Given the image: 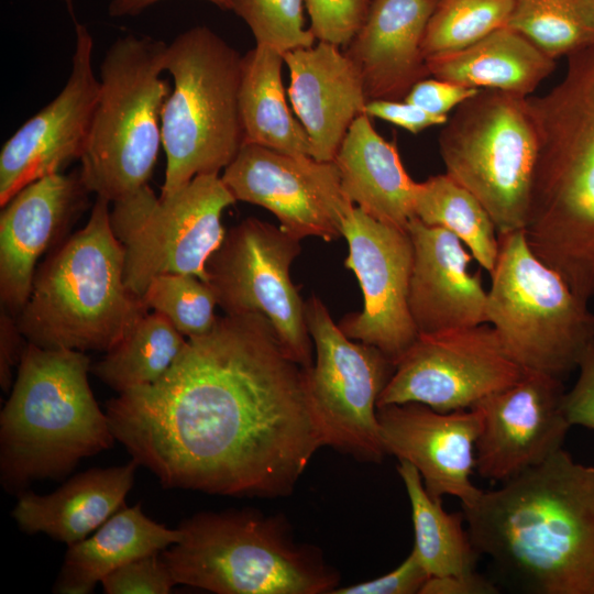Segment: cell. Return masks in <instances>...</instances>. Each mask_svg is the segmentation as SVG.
<instances>
[{
    "instance_id": "6da1fadb",
    "label": "cell",
    "mask_w": 594,
    "mask_h": 594,
    "mask_svg": "<svg viewBox=\"0 0 594 594\" xmlns=\"http://www.w3.org/2000/svg\"><path fill=\"white\" fill-rule=\"evenodd\" d=\"M117 441L166 488L289 495L324 447L308 369L261 314L218 317L155 383L107 402Z\"/></svg>"
},
{
    "instance_id": "7a4b0ae2",
    "label": "cell",
    "mask_w": 594,
    "mask_h": 594,
    "mask_svg": "<svg viewBox=\"0 0 594 594\" xmlns=\"http://www.w3.org/2000/svg\"><path fill=\"white\" fill-rule=\"evenodd\" d=\"M462 512L477 553L518 590L594 594V465L562 448Z\"/></svg>"
},
{
    "instance_id": "3957f363",
    "label": "cell",
    "mask_w": 594,
    "mask_h": 594,
    "mask_svg": "<svg viewBox=\"0 0 594 594\" xmlns=\"http://www.w3.org/2000/svg\"><path fill=\"white\" fill-rule=\"evenodd\" d=\"M538 156L526 226L532 252L585 300L594 297V45L562 80L527 97Z\"/></svg>"
},
{
    "instance_id": "277c9868",
    "label": "cell",
    "mask_w": 594,
    "mask_h": 594,
    "mask_svg": "<svg viewBox=\"0 0 594 594\" xmlns=\"http://www.w3.org/2000/svg\"><path fill=\"white\" fill-rule=\"evenodd\" d=\"M85 352L28 342L0 414L3 488L20 494L36 480L62 479L116 438L90 389Z\"/></svg>"
},
{
    "instance_id": "5b68a950",
    "label": "cell",
    "mask_w": 594,
    "mask_h": 594,
    "mask_svg": "<svg viewBox=\"0 0 594 594\" xmlns=\"http://www.w3.org/2000/svg\"><path fill=\"white\" fill-rule=\"evenodd\" d=\"M109 205L97 197L85 227L35 273L15 316L28 342L107 352L148 312L125 283L124 249L111 228Z\"/></svg>"
},
{
    "instance_id": "8992f818",
    "label": "cell",
    "mask_w": 594,
    "mask_h": 594,
    "mask_svg": "<svg viewBox=\"0 0 594 594\" xmlns=\"http://www.w3.org/2000/svg\"><path fill=\"white\" fill-rule=\"evenodd\" d=\"M161 552L177 584L217 594H326L340 575L287 519L252 509L201 512L182 521Z\"/></svg>"
},
{
    "instance_id": "52a82bcc",
    "label": "cell",
    "mask_w": 594,
    "mask_h": 594,
    "mask_svg": "<svg viewBox=\"0 0 594 594\" xmlns=\"http://www.w3.org/2000/svg\"><path fill=\"white\" fill-rule=\"evenodd\" d=\"M242 56L211 29L178 34L165 52L173 89L162 109L166 169L161 196L219 174L244 143L239 108Z\"/></svg>"
},
{
    "instance_id": "ba28073f",
    "label": "cell",
    "mask_w": 594,
    "mask_h": 594,
    "mask_svg": "<svg viewBox=\"0 0 594 594\" xmlns=\"http://www.w3.org/2000/svg\"><path fill=\"white\" fill-rule=\"evenodd\" d=\"M167 44L150 36H119L100 64L99 94L80 157L88 190L114 202L147 185L162 144L161 114L170 89Z\"/></svg>"
},
{
    "instance_id": "9c48e42d",
    "label": "cell",
    "mask_w": 594,
    "mask_h": 594,
    "mask_svg": "<svg viewBox=\"0 0 594 594\" xmlns=\"http://www.w3.org/2000/svg\"><path fill=\"white\" fill-rule=\"evenodd\" d=\"M487 290V319L525 371L562 380L594 341V312L530 249L524 230L498 234Z\"/></svg>"
},
{
    "instance_id": "30bf717a",
    "label": "cell",
    "mask_w": 594,
    "mask_h": 594,
    "mask_svg": "<svg viewBox=\"0 0 594 594\" xmlns=\"http://www.w3.org/2000/svg\"><path fill=\"white\" fill-rule=\"evenodd\" d=\"M442 127L446 174L480 200L498 234L524 230L538 156L527 97L480 89Z\"/></svg>"
},
{
    "instance_id": "8fae6325",
    "label": "cell",
    "mask_w": 594,
    "mask_h": 594,
    "mask_svg": "<svg viewBox=\"0 0 594 594\" xmlns=\"http://www.w3.org/2000/svg\"><path fill=\"white\" fill-rule=\"evenodd\" d=\"M235 201L219 174H204L167 196L147 184L112 202L110 223L131 292L142 297L153 277L168 273L207 282L206 264L226 235L222 213Z\"/></svg>"
},
{
    "instance_id": "7c38bea8",
    "label": "cell",
    "mask_w": 594,
    "mask_h": 594,
    "mask_svg": "<svg viewBox=\"0 0 594 594\" xmlns=\"http://www.w3.org/2000/svg\"><path fill=\"white\" fill-rule=\"evenodd\" d=\"M306 322L316 350L308 387L324 447L364 462L386 455L377 400L395 371L380 349L346 337L322 300L305 301Z\"/></svg>"
},
{
    "instance_id": "4fadbf2b",
    "label": "cell",
    "mask_w": 594,
    "mask_h": 594,
    "mask_svg": "<svg viewBox=\"0 0 594 594\" xmlns=\"http://www.w3.org/2000/svg\"><path fill=\"white\" fill-rule=\"evenodd\" d=\"M300 241L280 227L250 217L226 232L206 272L226 315H263L290 356L310 369L314 343L305 301L290 278Z\"/></svg>"
},
{
    "instance_id": "5bb4252c",
    "label": "cell",
    "mask_w": 594,
    "mask_h": 594,
    "mask_svg": "<svg viewBox=\"0 0 594 594\" xmlns=\"http://www.w3.org/2000/svg\"><path fill=\"white\" fill-rule=\"evenodd\" d=\"M524 374L487 323L418 334L396 362L377 407L420 403L441 413L469 409Z\"/></svg>"
},
{
    "instance_id": "9a60e30c",
    "label": "cell",
    "mask_w": 594,
    "mask_h": 594,
    "mask_svg": "<svg viewBox=\"0 0 594 594\" xmlns=\"http://www.w3.org/2000/svg\"><path fill=\"white\" fill-rule=\"evenodd\" d=\"M223 170L222 182L237 201L268 210L292 235L324 241L342 237L344 218L354 205L333 161L243 143Z\"/></svg>"
},
{
    "instance_id": "2e32d148",
    "label": "cell",
    "mask_w": 594,
    "mask_h": 594,
    "mask_svg": "<svg viewBox=\"0 0 594 594\" xmlns=\"http://www.w3.org/2000/svg\"><path fill=\"white\" fill-rule=\"evenodd\" d=\"M344 264L356 276L363 309L339 322L352 340L374 345L396 362L418 338L408 305L414 248L407 229L374 219L354 206L345 216Z\"/></svg>"
},
{
    "instance_id": "e0dca14e",
    "label": "cell",
    "mask_w": 594,
    "mask_h": 594,
    "mask_svg": "<svg viewBox=\"0 0 594 594\" xmlns=\"http://www.w3.org/2000/svg\"><path fill=\"white\" fill-rule=\"evenodd\" d=\"M75 22V48L69 77L59 94L25 121L0 152V205L28 184L61 173L80 160L90 133L99 94L92 68L94 38Z\"/></svg>"
},
{
    "instance_id": "ac0fdd59",
    "label": "cell",
    "mask_w": 594,
    "mask_h": 594,
    "mask_svg": "<svg viewBox=\"0 0 594 594\" xmlns=\"http://www.w3.org/2000/svg\"><path fill=\"white\" fill-rule=\"evenodd\" d=\"M561 378L525 371L515 384L473 406L481 416L475 447L480 476L503 483L562 449L571 428Z\"/></svg>"
},
{
    "instance_id": "d6986e66",
    "label": "cell",
    "mask_w": 594,
    "mask_h": 594,
    "mask_svg": "<svg viewBox=\"0 0 594 594\" xmlns=\"http://www.w3.org/2000/svg\"><path fill=\"white\" fill-rule=\"evenodd\" d=\"M377 419L386 454L414 465L430 496L458 497L462 507L481 496L471 480L481 431L475 407L441 413L420 403L391 404L377 407Z\"/></svg>"
},
{
    "instance_id": "ffe728a7",
    "label": "cell",
    "mask_w": 594,
    "mask_h": 594,
    "mask_svg": "<svg viewBox=\"0 0 594 594\" xmlns=\"http://www.w3.org/2000/svg\"><path fill=\"white\" fill-rule=\"evenodd\" d=\"M80 170L41 177L14 194L0 215V297L18 316L26 304L40 256L87 208Z\"/></svg>"
},
{
    "instance_id": "44dd1931",
    "label": "cell",
    "mask_w": 594,
    "mask_h": 594,
    "mask_svg": "<svg viewBox=\"0 0 594 594\" xmlns=\"http://www.w3.org/2000/svg\"><path fill=\"white\" fill-rule=\"evenodd\" d=\"M414 248L408 305L418 334L488 323L487 290L480 272L470 273L472 254L450 231L413 217Z\"/></svg>"
},
{
    "instance_id": "7402d4cb",
    "label": "cell",
    "mask_w": 594,
    "mask_h": 594,
    "mask_svg": "<svg viewBox=\"0 0 594 594\" xmlns=\"http://www.w3.org/2000/svg\"><path fill=\"white\" fill-rule=\"evenodd\" d=\"M288 97L309 142L310 156L331 162L352 122L365 113L362 78L341 47L318 42L284 54Z\"/></svg>"
},
{
    "instance_id": "603a6c76",
    "label": "cell",
    "mask_w": 594,
    "mask_h": 594,
    "mask_svg": "<svg viewBox=\"0 0 594 594\" xmlns=\"http://www.w3.org/2000/svg\"><path fill=\"white\" fill-rule=\"evenodd\" d=\"M438 0H371L366 18L343 48L370 100H404L429 72L422 53Z\"/></svg>"
},
{
    "instance_id": "cb8c5ba5",
    "label": "cell",
    "mask_w": 594,
    "mask_h": 594,
    "mask_svg": "<svg viewBox=\"0 0 594 594\" xmlns=\"http://www.w3.org/2000/svg\"><path fill=\"white\" fill-rule=\"evenodd\" d=\"M138 466L132 459L123 465L90 469L47 495L23 491L12 516L24 532H43L70 546L124 507Z\"/></svg>"
},
{
    "instance_id": "d4e9b609",
    "label": "cell",
    "mask_w": 594,
    "mask_h": 594,
    "mask_svg": "<svg viewBox=\"0 0 594 594\" xmlns=\"http://www.w3.org/2000/svg\"><path fill=\"white\" fill-rule=\"evenodd\" d=\"M333 162L353 205L378 221L407 229L414 217L416 182L407 174L395 142L386 141L367 114L352 122Z\"/></svg>"
},
{
    "instance_id": "484cf974",
    "label": "cell",
    "mask_w": 594,
    "mask_h": 594,
    "mask_svg": "<svg viewBox=\"0 0 594 594\" xmlns=\"http://www.w3.org/2000/svg\"><path fill=\"white\" fill-rule=\"evenodd\" d=\"M179 528L170 529L147 517L139 503L122 507L97 531L68 546L53 592L88 594L118 568L162 552L179 541Z\"/></svg>"
},
{
    "instance_id": "4316f807",
    "label": "cell",
    "mask_w": 594,
    "mask_h": 594,
    "mask_svg": "<svg viewBox=\"0 0 594 594\" xmlns=\"http://www.w3.org/2000/svg\"><path fill=\"white\" fill-rule=\"evenodd\" d=\"M426 62L435 78L522 97H528L556 68L554 58L508 26L459 52Z\"/></svg>"
},
{
    "instance_id": "83f0119b",
    "label": "cell",
    "mask_w": 594,
    "mask_h": 594,
    "mask_svg": "<svg viewBox=\"0 0 594 594\" xmlns=\"http://www.w3.org/2000/svg\"><path fill=\"white\" fill-rule=\"evenodd\" d=\"M284 55L256 45L242 56L239 108L244 143L309 155L310 142L287 106L282 80Z\"/></svg>"
},
{
    "instance_id": "f1b7e54d",
    "label": "cell",
    "mask_w": 594,
    "mask_h": 594,
    "mask_svg": "<svg viewBox=\"0 0 594 594\" xmlns=\"http://www.w3.org/2000/svg\"><path fill=\"white\" fill-rule=\"evenodd\" d=\"M397 472L405 485L415 532L416 552L429 576L462 574L476 571L480 554L465 525L463 512L447 513L441 499L426 491L414 465L399 461Z\"/></svg>"
},
{
    "instance_id": "f546056e",
    "label": "cell",
    "mask_w": 594,
    "mask_h": 594,
    "mask_svg": "<svg viewBox=\"0 0 594 594\" xmlns=\"http://www.w3.org/2000/svg\"><path fill=\"white\" fill-rule=\"evenodd\" d=\"M414 217L457 235L488 273L498 255V232L484 206L448 174L416 183Z\"/></svg>"
},
{
    "instance_id": "4dcf8cb0",
    "label": "cell",
    "mask_w": 594,
    "mask_h": 594,
    "mask_svg": "<svg viewBox=\"0 0 594 594\" xmlns=\"http://www.w3.org/2000/svg\"><path fill=\"white\" fill-rule=\"evenodd\" d=\"M186 343L164 316L147 312L90 372L119 394L150 385L167 372Z\"/></svg>"
},
{
    "instance_id": "1f68e13d",
    "label": "cell",
    "mask_w": 594,
    "mask_h": 594,
    "mask_svg": "<svg viewBox=\"0 0 594 594\" xmlns=\"http://www.w3.org/2000/svg\"><path fill=\"white\" fill-rule=\"evenodd\" d=\"M508 28L557 59L594 45V0H515Z\"/></svg>"
},
{
    "instance_id": "d6a6232c",
    "label": "cell",
    "mask_w": 594,
    "mask_h": 594,
    "mask_svg": "<svg viewBox=\"0 0 594 594\" xmlns=\"http://www.w3.org/2000/svg\"><path fill=\"white\" fill-rule=\"evenodd\" d=\"M515 0H438L427 23L422 53L427 59L459 52L506 26Z\"/></svg>"
},
{
    "instance_id": "836d02e7",
    "label": "cell",
    "mask_w": 594,
    "mask_h": 594,
    "mask_svg": "<svg viewBox=\"0 0 594 594\" xmlns=\"http://www.w3.org/2000/svg\"><path fill=\"white\" fill-rule=\"evenodd\" d=\"M142 299L164 316L187 339L207 334L216 324L218 305L210 285L191 274L168 273L153 277Z\"/></svg>"
},
{
    "instance_id": "e575fe53",
    "label": "cell",
    "mask_w": 594,
    "mask_h": 594,
    "mask_svg": "<svg viewBox=\"0 0 594 594\" xmlns=\"http://www.w3.org/2000/svg\"><path fill=\"white\" fill-rule=\"evenodd\" d=\"M249 25L256 45L267 46L283 55L315 45V36L304 26L302 0H229Z\"/></svg>"
},
{
    "instance_id": "d590c367",
    "label": "cell",
    "mask_w": 594,
    "mask_h": 594,
    "mask_svg": "<svg viewBox=\"0 0 594 594\" xmlns=\"http://www.w3.org/2000/svg\"><path fill=\"white\" fill-rule=\"evenodd\" d=\"M305 3L315 38L344 48L363 24L371 0H305Z\"/></svg>"
},
{
    "instance_id": "8d00e7d4",
    "label": "cell",
    "mask_w": 594,
    "mask_h": 594,
    "mask_svg": "<svg viewBox=\"0 0 594 594\" xmlns=\"http://www.w3.org/2000/svg\"><path fill=\"white\" fill-rule=\"evenodd\" d=\"M100 583L107 594H167L176 585L161 552L118 568Z\"/></svg>"
},
{
    "instance_id": "74e56055",
    "label": "cell",
    "mask_w": 594,
    "mask_h": 594,
    "mask_svg": "<svg viewBox=\"0 0 594 594\" xmlns=\"http://www.w3.org/2000/svg\"><path fill=\"white\" fill-rule=\"evenodd\" d=\"M429 578L416 552H411L394 570L369 581L338 586L331 594H416Z\"/></svg>"
},
{
    "instance_id": "f35d334b",
    "label": "cell",
    "mask_w": 594,
    "mask_h": 594,
    "mask_svg": "<svg viewBox=\"0 0 594 594\" xmlns=\"http://www.w3.org/2000/svg\"><path fill=\"white\" fill-rule=\"evenodd\" d=\"M479 90L435 77L424 78L411 87L404 100L432 114L448 117Z\"/></svg>"
},
{
    "instance_id": "ab89813d",
    "label": "cell",
    "mask_w": 594,
    "mask_h": 594,
    "mask_svg": "<svg viewBox=\"0 0 594 594\" xmlns=\"http://www.w3.org/2000/svg\"><path fill=\"white\" fill-rule=\"evenodd\" d=\"M578 370L575 384L564 393L563 411L571 427L594 431V341L583 353Z\"/></svg>"
},
{
    "instance_id": "60d3db41",
    "label": "cell",
    "mask_w": 594,
    "mask_h": 594,
    "mask_svg": "<svg viewBox=\"0 0 594 594\" xmlns=\"http://www.w3.org/2000/svg\"><path fill=\"white\" fill-rule=\"evenodd\" d=\"M365 114L378 118L417 134L433 125H443L448 117L432 114L405 100H370Z\"/></svg>"
},
{
    "instance_id": "b9f144b4",
    "label": "cell",
    "mask_w": 594,
    "mask_h": 594,
    "mask_svg": "<svg viewBox=\"0 0 594 594\" xmlns=\"http://www.w3.org/2000/svg\"><path fill=\"white\" fill-rule=\"evenodd\" d=\"M22 334L16 317L2 307L0 316V384L8 393L14 383L12 369L19 366L28 341Z\"/></svg>"
},
{
    "instance_id": "7bdbcfd3",
    "label": "cell",
    "mask_w": 594,
    "mask_h": 594,
    "mask_svg": "<svg viewBox=\"0 0 594 594\" xmlns=\"http://www.w3.org/2000/svg\"><path fill=\"white\" fill-rule=\"evenodd\" d=\"M498 586L476 571L429 576L420 594H497Z\"/></svg>"
},
{
    "instance_id": "ee69618b",
    "label": "cell",
    "mask_w": 594,
    "mask_h": 594,
    "mask_svg": "<svg viewBox=\"0 0 594 594\" xmlns=\"http://www.w3.org/2000/svg\"><path fill=\"white\" fill-rule=\"evenodd\" d=\"M161 0H109L111 18L135 16ZM223 10H229V0H207Z\"/></svg>"
},
{
    "instance_id": "f6af8a7d",
    "label": "cell",
    "mask_w": 594,
    "mask_h": 594,
    "mask_svg": "<svg viewBox=\"0 0 594 594\" xmlns=\"http://www.w3.org/2000/svg\"><path fill=\"white\" fill-rule=\"evenodd\" d=\"M65 3L67 10H68V13L73 16V19L75 20V15H74V0H61Z\"/></svg>"
}]
</instances>
